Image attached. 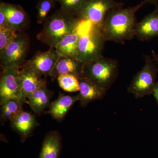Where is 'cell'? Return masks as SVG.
<instances>
[{"label":"cell","instance_id":"obj_1","mask_svg":"<svg viewBox=\"0 0 158 158\" xmlns=\"http://www.w3.org/2000/svg\"><path fill=\"white\" fill-rule=\"evenodd\" d=\"M145 3L127 8L113 9L108 12L101 27L105 41H112L124 44L126 41L135 37L137 22L136 14Z\"/></svg>","mask_w":158,"mask_h":158},{"label":"cell","instance_id":"obj_2","mask_svg":"<svg viewBox=\"0 0 158 158\" xmlns=\"http://www.w3.org/2000/svg\"><path fill=\"white\" fill-rule=\"evenodd\" d=\"M83 22L74 14L60 8L47 18L37 39L50 48H55L63 37L78 29Z\"/></svg>","mask_w":158,"mask_h":158},{"label":"cell","instance_id":"obj_3","mask_svg":"<svg viewBox=\"0 0 158 158\" xmlns=\"http://www.w3.org/2000/svg\"><path fill=\"white\" fill-rule=\"evenodd\" d=\"M118 68V63L116 59L103 56L83 64L81 77L107 90L116 81Z\"/></svg>","mask_w":158,"mask_h":158},{"label":"cell","instance_id":"obj_4","mask_svg":"<svg viewBox=\"0 0 158 158\" xmlns=\"http://www.w3.org/2000/svg\"><path fill=\"white\" fill-rule=\"evenodd\" d=\"M105 42L101 28L90 24L88 31L81 33L78 48V61L85 64L103 56Z\"/></svg>","mask_w":158,"mask_h":158},{"label":"cell","instance_id":"obj_5","mask_svg":"<svg viewBox=\"0 0 158 158\" xmlns=\"http://www.w3.org/2000/svg\"><path fill=\"white\" fill-rule=\"evenodd\" d=\"M144 66L134 77L127 89L136 98L152 94L156 83L158 69L155 61L148 55L144 56Z\"/></svg>","mask_w":158,"mask_h":158},{"label":"cell","instance_id":"obj_6","mask_svg":"<svg viewBox=\"0 0 158 158\" xmlns=\"http://www.w3.org/2000/svg\"><path fill=\"white\" fill-rule=\"evenodd\" d=\"M123 6L116 0H89L75 15L81 21L101 28L109 11Z\"/></svg>","mask_w":158,"mask_h":158},{"label":"cell","instance_id":"obj_7","mask_svg":"<svg viewBox=\"0 0 158 158\" xmlns=\"http://www.w3.org/2000/svg\"><path fill=\"white\" fill-rule=\"evenodd\" d=\"M30 39L27 34L21 33L6 48L0 55L1 65L2 69L17 66L20 67L25 62L30 49Z\"/></svg>","mask_w":158,"mask_h":158},{"label":"cell","instance_id":"obj_8","mask_svg":"<svg viewBox=\"0 0 158 158\" xmlns=\"http://www.w3.org/2000/svg\"><path fill=\"white\" fill-rule=\"evenodd\" d=\"M20 67L10 66L2 69L0 80V105L8 100L16 99L26 102L20 81Z\"/></svg>","mask_w":158,"mask_h":158},{"label":"cell","instance_id":"obj_9","mask_svg":"<svg viewBox=\"0 0 158 158\" xmlns=\"http://www.w3.org/2000/svg\"><path fill=\"white\" fill-rule=\"evenodd\" d=\"M59 55L55 48L45 52H38L24 64L33 69L42 76L51 77Z\"/></svg>","mask_w":158,"mask_h":158},{"label":"cell","instance_id":"obj_10","mask_svg":"<svg viewBox=\"0 0 158 158\" xmlns=\"http://www.w3.org/2000/svg\"><path fill=\"white\" fill-rule=\"evenodd\" d=\"M0 9L4 12L8 25L11 29L21 33L28 27L30 17L21 6L1 2Z\"/></svg>","mask_w":158,"mask_h":158},{"label":"cell","instance_id":"obj_11","mask_svg":"<svg viewBox=\"0 0 158 158\" xmlns=\"http://www.w3.org/2000/svg\"><path fill=\"white\" fill-rule=\"evenodd\" d=\"M19 76L23 93L26 98H30L37 89L46 84L41 74L24 64L20 67Z\"/></svg>","mask_w":158,"mask_h":158},{"label":"cell","instance_id":"obj_12","mask_svg":"<svg viewBox=\"0 0 158 158\" xmlns=\"http://www.w3.org/2000/svg\"><path fill=\"white\" fill-rule=\"evenodd\" d=\"M158 37V5L154 10L137 23L135 37L141 41H148Z\"/></svg>","mask_w":158,"mask_h":158},{"label":"cell","instance_id":"obj_13","mask_svg":"<svg viewBox=\"0 0 158 158\" xmlns=\"http://www.w3.org/2000/svg\"><path fill=\"white\" fill-rule=\"evenodd\" d=\"M78 79L80 90L78 94L79 101L82 107L86 106L93 101L101 99L107 90L83 77Z\"/></svg>","mask_w":158,"mask_h":158},{"label":"cell","instance_id":"obj_14","mask_svg":"<svg viewBox=\"0 0 158 158\" xmlns=\"http://www.w3.org/2000/svg\"><path fill=\"white\" fill-rule=\"evenodd\" d=\"M10 121L11 127L19 134L23 142L25 141L33 130L38 126L35 116L23 110L11 118Z\"/></svg>","mask_w":158,"mask_h":158},{"label":"cell","instance_id":"obj_15","mask_svg":"<svg viewBox=\"0 0 158 158\" xmlns=\"http://www.w3.org/2000/svg\"><path fill=\"white\" fill-rule=\"evenodd\" d=\"M80 27L63 37L57 44L55 48L59 56L70 57L77 59L79 41L81 34Z\"/></svg>","mask_w":158,"mask_h":158},{"label":"cell","instance_id":"obj_16","mask_svg":"<svg viewBox=\"0 0 158 158\" xmlns=\"http://www.w3.org/2000/svg\"><path fill=\"white\" fill-rule=\"evenodd\" d=\"M78 101H79L78 94L75 96H72L60 93L58 98L51 103L48 113L54 119L61 121L74 104Z\"/></svg>","mask_w":158,"mask_h":158},{"label":"cell","instance_id":"obj_17","mask_svg":"<svg viewBox=\"0 0 158 158\" xmlns=\"http://www.w3.org/2000/svg\"><path fill=\"white\" fill-rule=\"evenodd\" d=\"M62 149V138L56 131L45 136L38 158H59Z\"/></svg>","mask_w":158,"mask_h":158},{"label":"cell","instance_id":"obj_18","mask_svg":"<svg viewBox=\"0 0 158 158\" xmlns=\"http://www.w3.org/2000/svg\"><path fill=\"white\" fill-rule=\"evenodd\" d=\"M83 63L70 57H60L53 70L51 77L58 78L60 75L72 74L78 78L82 76Z\"/></svg>","mask_w":158,"mask_h":158},{"label":"cell","instance_id":"obj_19","mask_svg":"<svg viewBox=\"0 0 158 158\" xmlns=\"http://www.w3.org/2000/svg\"><path fill=\"white\" fill-rule=\"evenodd\" d=\"M52 95V92L48 88L46 84L43 85L28 99L30 107L36 114H41L46 108L50 106Z\"/></svg>","mask_w":158,"mask_h":158},{"label":"cell","instance_id":"obj_20","mask_svg":"<svg viewBox=\"0 0 158 158\" xmlns=\"http://www.w3.org/2000/svg\"><path fill=\"white\" fill-rule=\"evenodd\" d=\"M25 102L16 99L8 100L1 105V120L2 122L11 120L22 111Z\"/></svg>","mask_w":158,"mask_h":158},{"label":"cell","instance_id":"obj_21","mask_svg":"<svg viewBox=\"0 0 158 158\" xmlns=\"http://www.w3.org/2000/svg\"><path fill=\"white\" fill-rule=\"evenodd\" d=\"M60 87L67 92L79 91L80 86L78 79L76 76L72 74L60 75L57 78Z\"/></svg>","mask_w":158,"mask_h":158},{"label":"cell","instance_id":"obj_22","mask_svg":"<svg viewBox=\"0 0 158 158\" xmlns=\"http://www.w3.org/2000/svg\"><path fill=\"white\" fill-rule=\"evenodd\" d=\"M56 0H39L37 6V22L38 24L44 22L50 12L56 6Z\"/></svg>","mask_w":158,"mask_h":158},{"label":"cell","instance_id":"obj_23","mask_svg":"<svg viewBox=\"0 0 158 158\" xmlns=\"http://www.w3.org/2000/svg\"><path fill=\"white\" fill-rule=\"evenodd\" d=\"M17 32L8 27H0V55L17 37Z\"/></svg>","mask_w":158,"mask_h":158},{"label":"cell","instance_id":"obj_24","mask_svg":"<svg viewBox=\"0 0 158 158\" xmlns=\"http://www.w3.org/2000/svg\"><path fill=\"white\" fill-rule=\"evenodd\" d=\"M89 0H56L61 6V9L74 14Z\"/></svg>","mask_w":158,"mask_h":158},{"label":"cell","instance_id":"obj_25","mask_svg":"<svg viewBox=\"0 0 158 158\" xmlns=\"http://www.w3.org/2000/svg\"><path fill=\"white\" fill-rule=\"evenodd\" d=\"M0 27H9L6 20V15L1 9H0Z\"/></svg>","mask_w":158,"mask_h":158},{"label":"cell","instance_id":"obj_26","mask_svg":"<svg viewBox=\"0 0 158 158\" xmlns=\"http://www.w3.org/2000/svg\"><path fill=\"white\" fill-rule=\"evenodd\" d=\"M158 104V81L156 83L152 94Z\"/></svg>","mask_w":158,"mask_h":158},{"label":"cell","instance_id":"obj_27","mask_svg":"<svg viewBox=\"0 0 158 158\" xmlns=\"http://www.w3.org/2000/svg\"><path fill=\"white\" fill-rule=\"evenodd\" d=\"M152 59L155 62H156L158 64V54L156 53L155 51H152Z\"/></svg>","mask_w":158,"mask_h":158},{"label":"cell","instance_id":"obj_28","mask_svg":"<svg viewBox=\"0 0 158 158\" xmlns=\"http://www.w3.org/2000/svg\"><path fill=\"white\" fill-rule=\"evenodd\" d=\"M145 4H152L154 5H158V0H144Z\"/></svg>","mask_w":158,"mask_h":158}]
</instances>
